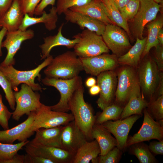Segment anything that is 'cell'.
<instances>
[{
  "mask_svg": "<svg viewBox=\"0 0 163 163\" xmlns=\"http://www.w3.org/2000/svg\"><path fill=\"white\" fill-rule=\"evenodd\" d=\"M154 60L150 58L144 61L138 69V81L144 94L151 98L157 90L159 72Z\"/></svg>",
  "mask_w": 163,
  "mask_h": 163,
  "instance_id": "9c48e42d",
  "label": "cell"
},
{
  "mask_svg": "<svg viewBox=\"0 0 163 163\" xmlns=\"http://www.w3.org/2000/svg\"><path fill=\"white\" fill-rule=\"evenodd\" d=\"M24 147L27 153L42 156L54 163H72L75 155L61 148L42 145L30 141Z\"/></svg>",
  "mask_w": 163,
  "mask_h": 163,
  "instance_id": "5bb4252c",
  "label": "cell"
},
{
  "mask_svg": "<svg viewBox=\"0 0 163 163\" xmlns=\"http://www.w3.org/2000/svg\"><path fill=\"white\" fill-rule=\"evenodd\" d=\"M63 25L64 24L62 23L56 34L44 38L43 43L40 46L41 52V59H45L50 55L51 50L55 46H63L69 49L73 48L79 41V38L77 35L74 36V39L73 40L67 38L63 36L62 32Z\"/></svg>",
  "mask_w": 163,
  "mask_h": 163,
  "instance_id": "44dd1931",
  "label": "cell"
},
{
  "mask_svg": "<svg viewBox=\"0 0 163 163\" xmlns=\"http://www.w3.org/2000/svg\"><path fill=\"white\" fill-rule=\"evenodd\" d=\"M24 155L16 154L11 159L5 161L2 163H24Z\"/></svg>",
  "mask_w": 163,
  "mask_h": 163,
  "instance_id": "7dc6e473",
  "label": "cell"
},
{
  "mask_svg": "<svg viewBox=\"0 0 163 163\" xmlns=\"http://www.w3.org/2000/svg\"><path fill=\"white\" fill-rule=\"evenodd\" d=\"M158 39L160 44L163 45V30L162 28L159 31L158 36Z\"/></svg>",
  "mask_w": 163,
  "mask_h": 163,
  "instance_id": "db71d44e",
  "label": "cell"
},
{
  "mask_svg": "<svg viewBox=\"0 0 163 163\" xmlns=\"http://www.w3.org/2000/svg\"><path fill=\"white\" fill-rule=\"evenodd\" d=\"M97 84V80L92 77H89L86 80L85 85L87 87L90 88Z\"/></svg>",
  "mask_w": 163,
  "mask_h": 163,
  "instance_id": "f5cc1de1",
  "label": "cell"
},
{
  "mask_svg": "<svg viewBox=\"0 0 163 163\" xmlns=\"http://www.w3.org/2000/svg\"><path fill=\"white\" fill-rule=\"evenodd\" d=\"M29 141L27 140L15 144L5 143L0 142V163L11 159Z\"/></svg>",
  "mask_w": 163,
  "mask_h": 163,
  "instance_id": "d6a6232c",
  "label": "cell"
},
{
  "mask_svg": "<svg viewBox=\"0 0 163 163\" xmlns=\"http://www.w3.org/2000/svg\"><path fill=\"white\" fill-rule=\"evenodd\" d=\"M155 2L159 4V3H162L163 0H153Z\"/></svg>",
  "mask_w": 163,
  "mask_h": 163,
  "instance_id": "11a10c76",
  "label": "cell"
},
{
  "mask_svg": "<svg viewBox=\"0 0 163 163\" xmlns=\"http://www.w3.org/2000/svg\"><path fill=\"white\" fill-rule=\"evenodd\" d=\"M146 40L147 37L142 39L136 38L135 43L127 52L119 57L118 62L134 68L137 67L143 53Z\"/></svg>",
  "mask_w": 163,
  "mask_h": 163,
  "instance_id": "f1b7e54d",
  "label": "cell"
},
{
  "mask_svg": "<svg viewBox=\"0 0 163 163\" xmlns=\"http://www.w3.org/2000/svg\"><path fill=\"white\" fill-rule=\"evenodd\" d=\"M83 70L82 62L74 51H67L53 58L43 71L46 77L70 79Z\"/></svg>",
  "mask_w": 163,
  "mask_h": 163,
  "instance_id": "7a4b0ae2",
  "label": "cell"
},
{
  "mask_svg": "<svg viewBox=\"0 0 163 163\" xmlns=\"http://www.w3.org/2000/svg\"><path fill=\"white\" fill-rule=\"evenodd\" d=\"M155 48V62L159 71L163 70V45L158 44Z\"/></svg>",
  "mask_w": 163,
  "mask_h": 163,
  "instance_id": "7bdbcfd3",
  "label": "cell"
},
{
  "mask_svg": "<svg viewBox=\"0 0 163 163\" xmlns=\"http://www.w3.org/2000/svg\"><path fill=\"white\" fill-rule=\"evenodd\" d=\"M100 152L99 146L96 140L87 141L78 149L72 163H95Z\"/></svg>",
  "mask_w": 163,
  "mask_h": 163,
  "instance_id": "4316f807",
  "label": "cell"
},
{
  "mask_svg": "<svg viewBox=\"0 0 163 163\" xmlns=\"http://www.w3.org/2000/svg\"><path fill=\"white\" fill-rule=\"evenodd\" d=\"M7 31L4 27H2L0 30V57L2 56V43L4 37L5 36Z\"/></svg>",
  "mask_w": 163,
  "mask_h": 163,
  "instance_id": "816d5d0a",
  "label": "cell"
},
{
  "mask_svg": "<svg viewBox=\"0 0 163 163\" xmlns=\"http://www.w3.org/2000/svg\"><path fill=\"white\" fill-rule=\"evenodd\" d=\"M74 120L71 113L53 110L50 106L43 104L40 108L36 112L30 130L34 133L39 129L64 126Z\"/></svg>",
  "mask_w": 163,
  "mask_h": 163,
  "instance_id": "52a82bcc",
  "label": "cell"
},
{
  "mask_svg": "<svg viewBox=\"0 0 163 163\" xmlns=\"http://www.w3.org/2000/svg\"><path fill=\"white\" fill-rule=\"evenodd\" d=\"M105 13L108 18L117 26L123 28L130 36L131 33L127 21L121 14L112 0H101Z\"/></svg>",
  "mask_w": 163,
  "mask_h": 163,
  "instance_id": "f546056e",
  "label": "cell"
},
{
  "mask_svg": "<svg viewBox=\"0 0 163 163\" xmlns=\"http://www.w3.org/2000/svg\"><path fill=\"white\" fill-rule=\"evenodd\" d=\"M100 91V88L99 86L96 84L91 87L89 88V94L92 96H95L99 94Z\"/></svg>",
  "mask_w": 163,
  "mask_h": 163,
  "instance_id": "681fc988",
  "label": "cell"
},
{
  "mask_svg": "<svg viewBox=\"0 0 163 163\" xmlns=\"http://www.w3.org/2000/svg\"><path fill=\"white\" fill-rule=\"evenodd\" d=\"M24 163H54L52 160L41 156L26 153L24 155Z\"/></svg>",
  "mask_w": 163,
  "mask_h": 163,
  "instance_id": "b9f144b4",
  "label": "cell"
},
{
  "mask_svg": "<svg viewBox=\"0 0 163 163\" xmlns=\"http://www.w3.org/2000/svg\"><path fill=\"white\" fill-rule=\"evenodd\" d=\"M42 0H21L22 10L25 14L33 17L35 10Z\"/></svg>",
  "mask_w": 163,
  "mask_h": 163,
  "instance_id": "60d3db41",
  "label": "cell"
},
{
  "mask_svg": "<svg viewBox=\"0 0 163 163\" xmlns=\"http://www.w3.org/2000/svg\"><path fill=\"white\" fill-rule=\"evenodd\" d=\"M159 73V78L157 89L158 96L163 95V74L162 72Z\"/></svg>",
  "mask_w": 163,
  "mask_h": 163,
  "instance_id": "c3c4849f",
  "label": "cell"
},
{
  "mask_svg": "<svg viewBox=\"0 0 163 163\" xmlns=\"http://www.w3.org/2000/svg\"><path fill=\"white\" fill-rule=\"evenodd\" d=\"M102 124L95 123L92 127L91 136L97 142L101 150L99 155H104L117 146L115 138Z\"/></svg>",
  "mask_w": 163,
  "mask_h": 163,
  "instance_id": "484cf974",
  "label": "cell"
},
{
  "mask_svg": "<svg viewBox=\"0 0 163 163\" xmlns=\"http://www.w3.org/2000/svg\"><path fill=\"white\" fill-rule=\"evenodd\" d=\"M63 126L39 129L35 132V136L30 141L45 146L61 148V137Z\"/></svg>",
  "mask_w": 163,
  "mask_h": 163,
  "instance_id": "cb8c5ba5",
  "label": "cell"
},
{
  "mask_svg": "<svg viewBox=\"0 0 163 163\" xmlns=\"http://www.w3.org/2000/svg\"><path fill=\"white\" fill-rule=\"evenodd\" d=\"M120 10L124 7L130 0H112Z\"/></svg>",
  "mask_w": 163,
  "mask_h": 163,
  "instance_id": "f907efd6",
  "label": "cell"
},
{
  "mask_svg": "<svg viewBox=\"0 0 163 163\" xmlns=\"http://www.w3.org/2000/svg\"><path fill=\"white\" fill-rule=\"evenodd\" d=\"M79 58L83 70L87 74L92 76H97L104 72L113 70L117 66L118 62L115 55L107 53L92 57Z\"/></svg>",
  "mask_w": 163,
  "mask_h": 163,
  "instance_id": "9a60e30c",
  "label": "cell"
},
{
  "mask_svg": "<svg viewBox=\"0 0 163 163\" xmlns=\"http://www.w3.org/2000/svg\"><path fill=\"white\" fill-rule=\"evenodd\" d=\"M56 7L52 6L47 13L44 10L40 17H34L25 14L19 29L25 30L31 26L40 23H43L46 29L49 31L53 30L56 27V22L58 16Z\"/></svg>",
  "mask_w": 163,
  "mask_h": 163,
  "instance_id": "d4e9b609",
  "label": "cell"
},
{
  "mask_svg": "<svg viewBox=\"0 0 163 163\" xmlns=\"http://www.w3.org/2000/svg\"><path fill=\"white\" fill-rule=\"evenodd\" d=\"M13 0H0V19L11 5Z\"/></svg>",
  "mask_w": 163,
  "mask_h": 163,
  "instance_id": "bcb514c9",
  "label": "cell"
},
{
  "mask_svg": "<svg viewBox=\"0 0 163 163\" xmlns=\"http://www.w3.org/2000/svg\"><path fill=\"white\" fill-rule=\"evenodd\" d=\"M138 10L133 18L132 32L135 38H143L145 26L156 19L161 5L153 0H139Z\"/></svg>",
  "mask_w": 163,
  "mask_h": 163,
  "instance_id": "ba28073f",
  "label": "cell"
},
{
  "mask_svg": "<svg viewBox=\"0 0 163 163\" xmlns=\"http://www.w3.org/2000/svg\"><path fill=\"white\" fill-rule=\"evenodd\" d=\"M149 149L156 155L163 154V140L151 142L148 146Z\"/></svg>",
  "mask_w": 163,
  "mask_h": 163,
  "instance_id": "f6af8a7d",
  "label": "cell"
},
{
  "mask_svg": "<svg viewBox=\"0 0 163 163\" xmlns=\"http://www.w3.org/2000/svg\"><path fill=\"white\" fill-rule=\"evenodd\" d=\"M138 80L133 86L129 94L128 102L120 116L122 120L133 115H140L143 109L148 105L142 96Z\"/></svg>",
  "mask_w": 163,
  "mask_h": 163,
  "instance_id": "7402d4cb",
  "label": "cell"
},
{
  "mask_svg": "<svg viewBox=\"0 0 163 163\" xmlns=\"http://www.w3.org/2000/svg\"><path fill=\"white\" fill-rule=\"evenodd\" d=\"M83 84L75 91L68 103V108L73 115L77 126L85 135L88 141L93 140L91 130L95 123L94 116L91 106L84 98Z\"/></svg>",
  "mask_w": 163,
  "mask_h": 163,
  "instance_id": "6da1fadb",
  "label": "cell"
},
{
  "mask_svg": "<svg viewBox=\"0 0 163 163\" xmlns=\"http://www.w3.org/2000/svg\"><path fill=\"white\" fill-rule=\"evenodd\" d=\"M77 35L79 41L73 48L78 57H88L109 52L102 36L95 32L86 29Z\"/></svg>",
  "mask_w": 163,
  "mask_h": 163,
  "instance_id": "8992f818",
  "label": "cell"
},
{
  "mask_svg": "<svg viewBox=\"0 0 163 163\" xmlns=\"http://www.w3.org/2000/svg\"><path fill=\"white\" fill-rule=\"evenodd\" d=\"M101 36L109 50L119 57L131 47L125 32L117 26L112 24H106Z\"/></svg>",
  "mask_w": 163,
  "mask_h": 163,
  "instance_id": "30bf717a",
  "label": "cell"
},
{
  "mask_svg": "<svg viewBox=\"0 0 163 163\" xmlns=\"http://www.w3.org/2000/svg\"><path fill=\"white\" fill-rule=\"evenodd\" d=\"M163 25L162 16H159L157 18L149 23L147 25L148 36L144 49L142 55L143 56L147 55L151 49L156 47L159 44L158 39V36Z\"/></svg>",
  "mask_w": 163,
  "mask_h": 163,
  "instance_id": "4dcf8cb0",
  "label": "cell"
},
{
  "mask_svg": "<svg viewBox=\"0 0 163 163\" xmlns=\"http://www.w3.org/2000/svg\"><path fill=\"white\" fill-rule=\"evenodd\" d=\"M92 0H57L56 8L59 15L71 8L85 5Z\"/></svg>",
  "mask_w": 163,
  "mask_h": 163,
  "instance_id": "d590c367",
  "label": "cell"
},
{
  "mask_svg": "<svg viewBox=\"0 0 163 163\" xmlns=\"http://www.w3.org/2000/svg\"><path fill=\"white\" fill-rule=\"evenodd\" d=\"M44 85L54 87L59 92L60 97L56 104L50 106L54 111L67 112L68 103L75 90L83 84L82 77L79 75L70 79H65L46 76L42 79Z\"/></svg>",
  "mask_w": 163,
  "mask_h": 163,
  "instance_id": "277c9868",
  "label": "cell"
},
{
  "mask_svg": "<svg viewBox=\"0 0 163 163\" xmlns=\"http://www.w3.org/2000/svg\"><path fill=\"white\" fill-rule=\"evenodd\" d=\"M97 77V84L100 88V91L97 103L98 107L103 110L112 104L115 95L117 78L113 70L102 72Z\"/></svg>",
  "mask_w": 163,
  "mask_h": 163,
  "instance_id": "7c38bea8",
  "label": "cell"
},
{
  "mask_svg": "<svg viewBox=\"0 0 163 163\" xmlns=\"http://www.w3.org/2000/svg\"><path fill=\"white\" fill-rule=\"evenodd\" d=\"M53 58L50 55L36 68L29 70H19L15 69L13 65L3 66L0 63V71L7 78L15 91H18V86L22 84L28 85L34 91H41L43 88L39 84L35 83V79L37 77L40 80V72L50 63Z\"/></svg>",
  "mask_w": 163,
  "mask_h": 163,
  "instance_id": "3957f363",
  "label": "cell"
},
{
  "mask_svg": "<svg viewBox=\"0 0 163 163\" xmlns=\"http://www.w3.org/2000/svg\"><path fill=\"white\" fill-rule=\"evenodd\" d=\"M36 112L30 113L23 122L11 129L0 130V142L5 143L13 144L16 141L20 142L27 141L34 133L30 130L34 119Z\"/></svg>",
  "mask_w": 163,
  "mask_h": 163,
  "instance_id": "d6986e66",
  "label": "cell"
},
{
  "mask_svg": "<svg viewBox=\"0 0 163 163\" xmlns=\"http://www.w3.org/2000/svg\"><path fill=\"white\" fill-rule=\"evenodd\" d=\"M120 150L117 146L115 147L105 155H99L97 157L95 163H117L121 157Z\"/></svg>",
  "mask_w": 163,
  "mask_h": 163,
  "instance_id": "74e56055",
  "label": "cell"
},
{
  "mask_svg": "<svg viewBox=\"0 0 163 163\" xmlns=\"http://www.w3.org/2000/svg\"><path fill=\"white\" fill-rule=\"evenodd\" d=\"M139 0H130L120 11L123 18L127 21L133 19L139 7Z\"/></svg>",
  "mask_w": 163,
  "mask_h": 163,
  "instance_id": "8d00e7d4",
  "label": "cell"
},
{
  "mask_svg": "<svg viewBox=\"0 0 163 163\" xmlns=\"http://www.w3.org/2000/svg\"><path fill=\"white\" fill-rule=\"evenodd\" d=\"M56 0H42L36 8L34 14L36 15H41L45 8L48 6H53Z\"/></svg>",
  "mask_w": 163,
  "mask_h": 163,
  "instance_id": "ee69618b",
  "label": "cell"
},
{
  "mask_svg": "<svg viewBox=\"0 0 163 163\" xmlns=\"http://www.w3.org/2000/svg\"><path fill=\"white\" fill-rule=\"evenodd\" d=\"M1 27V26L0 25V28Z\"/></svg>",
  "mask_w": 163,
  "mask_h": 163,
  "instance_id": "9f6ffc18",
  "label": "cell"
},
{
  "mask_svg": "<svg viewBox=\"0 0 163 163\" xmlns=\"http://www.w3.org/2000/svg\"><path fill=\"white\" fill-rule=\"evenodd\" d=\"M87 141L85 135L74 120L63 126L61 137V148L75 155Z\"/></svg>",
  "mask_w": 163,
  "mask_h": 163,
  "instance_id": "2e32d148",
  "label": "cell"
},
{
  "mask_svg": "<svg viewBox=\"0 0 163 163\" xmlns=\"http://www.w3.org/2000/svg\"><path fill=\"white\" fill-rule=\"evenodd\" d=\"M12 112L9 111L2 101V98L0 93V126L6 130L9 129V121L12 115Z\"/></svg>",
  "mask_w": 163,
  "mask_h": 163,
  "instance_id": "f35d334b",
  "label": "cell"
},
{
  "mask_svg": "<svg viewBox=\"0 0 163 163\" xmlns=\"http://www.w3.org/2000/svg\"><path fill=\"white\" fill-rule=\"evenodd\" d=\"M69 9L99 20L106 24H112L105 13L101 0H92L85 5L73 7Z\"/></svg>",
  "mask_w": 163,
  "mask_h": 163,
  "instance_id": "83f0119b",
  "label": "cell"
},
{
  "mask_svg": "<svg viewBox=\"0 0 163 163\" xmlns=\"http://www.w3.org/2000/svg\"><path fill=\"white\" fill-rule=\"evenodd\" d=\"M115 96L116 102L122 104L127 101L133 86L138 80L134 68L127 66L123 67L118 73Z\"/></svg>",
  "mask_w": 163,
  "mask_h": 163,
  "instance_id": "ac0fdd59",
  "label": "cell"
},
{
  "mask_svg": "<svg viewBox=\"0 0 163 163\" xmlns=\"http://www.w3.org/2000/svg\"><path fill=\"white\" fill-rule=\"evenodd\" d=\"M16 106L12 112V119L18 121L24 115L36 112L42 106L40 95L25 84H22L19 91L14 92Z\"/></svg>",
  "mask_w": 163,
  "mask_h": 163,
  "instance_id": "5b68a950",
  "label": "cell"
},
{
  "mask_svg": "<svg viewBox=\"0 0 163 163\" xmlns=\"http://www.w3.org/2000/svg\"><path fill=\"white\" fill-rule=\"evenodd\" d=\"M123 110L118 105L112 104L105 107L97 117H96L95 123L102 124L109 120H117L120 117Z\"/></svg>",
  "mask_w": 163,
  "mask_h": 163,
  "instance_id": "1f68e13d",
  "label": "cell"
},
{
  "mask_svg": "<svg viewBox=\"0 0 163 163\" xmlns=\"http://www.w3.org/2000/svg\"><path fill=\"white\" fill-rule=\"evenodd\" d=\"M142 124L138 132L127 139L126 147L137 143L153 139L163 140V126L155 121L149 112L144 111Z\"/></svg>",
  "mask_w": 163,
  "mask_h": 163,
  "instance_id": "8fae6325",
  "label": "cell"
},
{
  "mask_svg": "<svg viewBox=\"0 0 163 163\" xmlns=\"http://www.w3.org/2000/svg\"><path fill=\"white\" fill-rule=\"evenodd\" d=\"M24 14L21 8V0H13L9 8L0 19V25L8 32L18 30Z\"/></svg>",
  "mask_w": 163,
  "mask_h": 163,
  "instance_id": "603a6c76",
  "label": "cell"
},
{
  "mask_svg": "<svg viewBox=\"0 0 163 163\" xmlns=\"http://www.w3.org/2000/svg\"><path fill=\"white\" fill-rule=\"evenodd\" d=\"M150 110L152 116L158 120L163 118V95L158 96L153 101L150 106Z\"/></svg>",
  "mask_w": 163,
  "mask_h": 163,
  "instance_id": "ab89813d",
  "label": "cell"
},
{
  "mask_svg": "<svg viewBox=\"0 0 163 163\" xmlns=\"http://www.w3.org/2000/svg\"><path fill=\"white\" fill-rule=\"evenodd\" d=\"M140 115H133L116 121L109 120L102 125L114 136L117 142V147L120 150L126 147L129 131Z\"/></svg>",
  "mask_w": 163,
  "mask_h": 163,
  "instance_id": "e0dca14e",
  "label": "cell"
},
{
  "mask_svg": "<svg viewBox=\"0 0 163 163\" xmlns=\"http://www.w3.org/2000/svg\"><path fill=\"white\" fill-rule=\"evenodd\" d=\"M0 86L5 93V98L10 108L14 110L15 109L16 104L14 92L8 79L0 71Z\"/></svg>",
  "mask_w": 163,
  "mask_h": 163,
  "instance_id": "e575fe53",
  "label": "cell"
},
{
  "mask_svg": "<svg viewBox=\"0 0 163 163\" xmlns=\"http://www.w3.org/2000/svg\"><path fill=\"white\" fill-rule=\"evenodd\" d=\"M63 14L67 21L78 25L82 29L86 28L101 36L105 30L106 24L104 23L85 14L69 9Z\"/></svg>",
  "mask_w": 163,
  "mask_h": 163,
  "instance_id": "ffe728a7",
  "label": "cell"
},
{
  "mask_svg": "<svg viewBox=\"0 0 163 163\" xmlns=\"http://www.w3.org/2000/svg\"><path fill=\"white\" fill-rule=\"evenodd\" d=\"M132 149V152L141 163H155L156 160L150 151L148 147L142 144H136Z\"/></svg>",
  "mask_w": 163,
  "mask_h": 163,
  "instance_id": "836d02e7",
  "label": "cell"
},
{
  "mask_svg": "<svg viewBox=\"0 0 163 163\" xmlns=\"http://www.w3.org/2000/svg\"><path fill=\"white\" fill-rule=\"evenodd\" d=\"M34 31L31 29L18 30L7 32L6 38L2 41V47L7 50V55L0 64L3 66L14 65L15 63L14 56L20 49L24 41L32 38L34 36Z\"/></svg>",
  "mask_w": 163,
  "mask_h": 163,
  "instance_id": "4fadbf2b",
  "label": "cell"
}]
</instances>
